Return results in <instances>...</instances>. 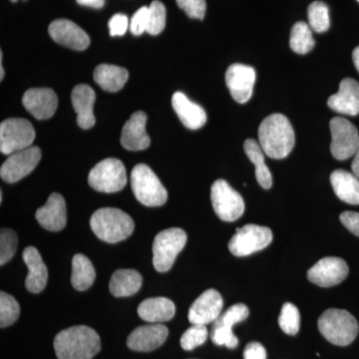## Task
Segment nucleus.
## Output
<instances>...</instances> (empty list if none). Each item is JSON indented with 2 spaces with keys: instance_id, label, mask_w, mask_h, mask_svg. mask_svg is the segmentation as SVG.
<instances>
[{
  "instance_id": "nucleus-11",
  "label": "nucleus",
  "mask_w": 359,
  "mask_h": 359,
  "mask_svg": "<svg viewBox=\"0 0 359 359\" xmlns=\"http://www.w3.org/2000/svg\"><path fill=\"white\" fill-rule=\"evenodd\" d=\"M332 144L330 152L337 160L349 159L356 154L359 149V134L353 123L341 117L330 120Z\"/></svg>"
},
{
  "instance_id": "nucleus-4",
  "label": "nucleus",
  "mask_w": 359,
  "mask_h": 359,
  "mask_svg": "<svg viewBox=\"0 0 359 359\" xmlns=\"http://www.w3.org/2000/svg\"><path fill=\"white\" fill-rule=\"evenodd\" d=\"M318 325L320 334L334 346H348L358 334V320L344 309H327L321 314Z\"/></svg>"
},
{
  "instance_id": "nucleus-7",
  "label": "nucleus",
  "mask_w": 359,
  "mask_h": 359,
  "mask_svg": "<svg viewBox=\"0 0 359 359\" xmlns=\"http://www.w3.org/2000/svg\"><path fill=\"white\" fill-rule=\"evenodd\" d=\"M88 183L97 192H120L127 184L124 164L115 158L101 161L90 171Z\"/></svg>"
},
{
  "instance_id": "nucleus-33",
  "label": "nucleus",
  "mask_w": 359,
  "mask_h": 359,
  "mask_svg": "<svg viewBox=\"0 0 359 359\" xmlns=\"http://www.w3.org/2000/svg\"><path fill=\"white\" fill-rule=\"evenodd\" d=\"M309 25L311 30L318 33L330 29V9L321 1H314L308 8Z\"/></svg>"
},
{
  "instance_id": "nucleus-44",
  "label": "nucleus",
  "mask_w": 359,
  "mask_h": 359,
  "mask_svg": "<svg viewBox=\"0 0 359 359\" xmlns=\"http://www.w3.org/2000/svg\"><path fill=\"white\" fill-rule=\"evenodd\" d=\"M80 6L93 7V8H101L105 4V0H76Z\"/></svg>"
},
{
  "instance_id": "nucleus-22",
  "label": "nucleus",
  "mask_w": 359,
  "mask_h": 359,
  "mask_svg": "<svg viewBox=\"0 0 359 359\" xmlns=\"http://www.w3.org/2000/svg\"><path fill=\"white\" fill-rule=\"evenodd\" d=\"M95 100V92L89 85H77L72 90L71 101L76 112L77 124L80 128L87 130L95 125L96 120L93 112Z\"/></svg>"
},
{
  "instance_id": "nucleus-26",
  "label": "nucleus",
  "mask_w": 359,
  "mask_h": 359,
  "mask_svg": "<svg viewBox=\"0 0 359 359\" xmlns=\"http://www.w3.org/2000/svg\"><path fill=\"white\" fill-rule=\"evenodd\" d=\"M330 183L339 199L347 204L359 205V179L355 175L335 170L330 175Z\"/></svg>"
},
{
  "instance_id": "nucleus-48",
  "label": "nucleus",
  "mask_w": 359,
  "mask_h": 359,
  "mask_svg": "<svg viewBox=\"0 0 359 359\" xmlns=\"http://www.w3.org/2000/svg\"><path fill=\"white\" fill-rule=\"evenodd\" d=\"M11 1L16 2V1H18V0H11Z\"/></svg>"
},
{
  "instance_id": "nucleus-23",
  "label": "nucleus",
  "mask_w": 359,
  "mask_h": 359,
  "mask_svg": "<svg viewBox=\"0 0 359 359\" xmlns=\"http://www.w3.org/2000/svg\"><path fill=\"white\" fill-rule=\"evenodd\" d=\"M22 257L28 268V275L25 280L26 289L32 294H39L46 287L48 280V271L41 255L36 248L27 247L23 250Z\"/></svg>"
},
{
  "instance_id": "nucleus-21",
  "label": "nucleus",
  "mask_w": 359,
  "mask_h": 359,
  "mask_svg": "<svg viewBox=\"0 0 359 359\" xmlns=\"http://www.w3.org/2000/svg\"><path fill=\"white\" fill-rule=\"evenodd\" d=\"M328 107L339 114H359V83L353 78H344L337 93L328 98Z\"/></svg>"
},
{
  "instance_id": "nucleus-32",
  "label": "nucleus",
  "mask_w": 359,
  "mask_h": 359,
  "mask_svg": "<svg viewBox=\"0 0 359 359\" xmlns=\"http://www.w3.org/2000/svg\"><path fill=\"white\" fill-rule=\"evenodd\" d=\"M316 41L313 36V30L308 23L304 21L295 23L290 32V46L295 53L308 54L313 50Z\"/></svg>"
},
{
  "instance_id": "nucleus-10",
  "label": "nucleus",
  "mask_w": 359,
  "mask_h": 359,
  "mask_svg": "<svg viewBox=\"0 0 359 359\" xmlns=\"http://www.w3.org/2000/svg\"><path fill=\"white\" fill-rule=\"evenodd\" d=\"M273 241L271 229L257 224H245L238 229L229 243V250L233 256L247 257L266 249Z\"/></svg>"
},
{
  "instance_id": "nucleus-40",
  "label": "nucleus",
  "mask_w": 359,
  "mask_h": 359,
  "mask_svg": "<svg viewBox=\"0 0 359 359\" xmlns=\"http://www.w3.org/2000/svg\"><path fill=\"white\" fill-rule=\"evenodd\" d=\"M149 22V7L143 6L135 13L130 21V30L132 34L139 36L144 32H147Z\"/></svg>"
},
{
  "instance_id": "nucleus-25",
  "label": "nucleus",
  "mask_w": 359,
  "mask_h": 359,
  "mask_svg": "<svg viewBox=\"0 0 359 359\" xmlns=\"http://www.w3.org/2000/svg\"><path fill=\"white\" fill-rule=\"evenodd\" d=\"M176 313V306L167 297H151L139 304L138 316L151 323H162L171 320Z\"/></svg>"
},
{
  "instance_id": "nucleus-3",
  "label": "nucleus",
  "mask_w": 359,
  "mask_h": 359,
  "mask_svg": "<svg viewBox=\"0 0 359 359\" xmlns=\"http://www.w3.org/2000/svg\"><path fill=\"white\" fill-rule=\"evenodd\" d=\"M90 226L97 238L103 242L116 244L129 238L135 226L131 217L122 210L102 208L92 215Z\"/></svg>"
},
{
  "instance_id": "nucleus-31",
  "label": "nucleus",
  "mask_w": 359,
  "mask_h": 359,
  "mask_svg": "<svg viewBox=\"0 0 359 359\" xmlns=\"http://www.w3.org/2000/svg\"><path fill=\"white\" fill-rule=\"evenodd\" d=\"M249 314V309L245 304H233L215 321L212 330L224 337H233L235 335L233 332V325L247 320Z\"/></svg>"
},
{
  "instance_id": "nucleus-49",
  "label": "nucleus",
  "mask_w": 359,
  "mask_h": 359,
  "mask_svg": "<svg viewBox=\"0 0 359 359\" xmlns=\"http://www.w3.org/2000/svg\"><path fill=\"white\" fill-rule=\"evenodd\" d=\"M358 1L359 2V0H358Z\"/></svg>"
},
{
  "instance_id": "nucleus-2",
  "label": "nucleus",
  "mask_w": 359,
  "mask_h": 359,
  "mask_svg": "<svg viewBox=\"0 0 359 359\" xmlns=\"http://www.w3.org/2000/svg\"><path fill=\"white\" fill-rule=\"evenodd\" d=\"M54 349L58 359H91L100 351V337L86 325L66 328L54 339Z\"/></svg>"
},
{
  "instance_id": "nucleus-5",
  "label": "nucleus",
  "mask_w": 359,
  "mask_h": 359,
  "mask_svg": "<svg viewBox=\"0 0 359 359\" xmlns=\"http://www.w3.org/2000/svg\"><path fill=\"white\" fill-rule=\"evenodd\" d=\"M131 188L135 197L142 205L160 207L167 202L166 189L147 165H136L132 170Z\"/></svg>"
},
{
  "instance_id": "nucleus-19",
  "label": "nucleus",
  "mask_w": 359,
  "mask_h": 359,
  "mask_svg": "<svg viewBox=\"0 0 359 359\" xmlns=\"http://www.w3.org/2000/svg\"><path fill=\"white\" fill-rule=\"evenodd\" d=\"M35 218L42 228L49 231H59L67 223V211L65 198L58 193L49 196L46 204L35 212Z\"/></svg>"
},
{
  "instance_id": "nucleus-18",
  "label": "nucleus",
  "mask_w": 359,
  "mask_h": 359,
  "mask_svg": "<svg viewBox=\"0 0 359 359\" xmlns=\"http://www.w3.org/2000/svg\"><path fill=\"white\" fill-rule=\"evenodd\" d=\"M25 109L39 120H46L55 114L58 98L55 92L49 88H32L22 97Z\"/></svg>"
},
{
  "instance_id": "nucleus-12",
  "label": "nucleus",
  "mask_w": 359,
  "mask_h": 359,
  "mask_svg": "<svg viewBox=\"0 0 359 359\" xmlns=\"http://www.w3.org/2000/svg\"><path fill=\"white\" fill-rule=\"evenodd\" d=\"M41 159V150L39 147H29L9 155L0 169V177L9 184L16 183L28 176L39 165Z\"/></svg>"
},
{
  "instance_id": "nucleus-28",
  "label": "nucleus",
  "mask_w": 359,
  "mask_h": 359,
  "mask_svg": "<svg viewBox=\"0 0 359 359\" xmlns=\"http://www.w3.org/2000/svg\"><path fill=\"white\" fill-rule=\"evenodd\" d=\"M129 73L125 68L110 65L97 66L94 80L99 86L108 92H118L128 80Z\"/></svg>"
},
{
  "instance_id": "nucleus-38",
  "label": "nucleus",
  "mask_w": 359,
  "mask_h": 359,
  "mask_svg": "<svg viewBox=\"0 0 359 359\" xmlns=\"http://www.w3.org/2000/svg\"><path fill=\"white\" fill-rule=\"evenodd\" d=\"M18 237L11 229H2L0 233V264L8 263L15 255L18 249Z\"/></svg>"
},
{
  "instance_id": "nucleus-1",
  "label": "nucleus",
  "mask_w": 359,
  "mask_h": 359,
  "mask_svg": "<svg viewBox=\"0 0 359 359\" xmlns=\"http://www.w3.org/2000/svg\"><path fill=\"white\" fill-rule=\"evenodd\" d=\"M259 145L271 159H285L294 147L295 136L290 120L285 115L268 116L259 127Z\"/></svg>"
},
{
  "instance_id": "nucleus-46",
  "label": "nucleus",
  "mask_w": 359,
  "mask_h": 359,
  "mask_svg": "<svg viewBox=\"0 0 359 359\" xmlns=\"http://www.w3.org/2000/svg\"><path fill=\"white\" fill-rule=\"evenodd\" d=\"M353 63L354 66H355L356 69H358L359 73V46L356 47L355 49L353 50Z\"/></svg>"
},
{
  "instance_id": "nucleus-15",
  "label": "nucleus",
  "mask_w": 359,
  "mask_h": 359,
  "mask_svg": "<svg viewBox=\"0 0 359 359\" xmlns=\"http://www.w3.org/2000/svg\"><path fill=\"white\" fill-rule=\"evenodd\" d=\"M223 297L216 290H208L193 302L189 309V321L192 325H209L215 323L223 309Z\"/></svg>"
},
{
  "instance_id": "nucleus-43",
  "label": "nucleus",
  "mask_w": 359,
  "mask_h": 359,
  "mask_svg": "<svg viewBox=\"0 0 359 359\" xmlns=\"http://www.w3.org/2000/svg\"><path fill=\"white\" fill-rule=\"evenodd\" d=\"M245 359H266V348L259 342H250L245 346Z\"/></svg>"
},
{
  "instance_id": "nucleus-17",
  "label": "nucleus",
  "mask_w": 359,
  "mask_h": 359,
  "mask_svg": "<svg viewBox=\"0 0 359 359\" xmlns=\"http://www.w3.org/2000/svg\"><path fill=\"white\" fill-rule=\"evenodd\" d=\"M49 34L54 41L73 50H85L90 44L88 34L76 23L68 20H57L49 25Z\"/></svg>"
},
{
  "instance_id": "nucleus-39",
  "label": "nucleus",
  "mask_w": 359,
  "mask_h": 359,
  "mask_svg": "<svg viewBox=\"0 0 359 359\" xmlns=\"http://www.w3.org/2000/svg\"><path fill=\"white\" fill-rule=\"evenodd\" d=\"M180 8L185 11L187 15L194 20H203L205 18V0H176Z\"/></svg>"
},
{
  "instance_id": "nucleus-42",
  "label": "nucleus",
  "mask_w": 359,
  "mask_h": 359,
  "mask_svg": "<svg viewBox=\"0 0 359 359\" xmlns=\"http://www.w3.org/2000/svg\"><path fill=\"white\" fill-rule=\"evenodd\" d=\"M339 219L347 230L359 237V212H344L340 215Z\"/></svg>"
},
{
  "instance_id": "nucleus-27",
  "label": "nucleus",
  "mask_w": 359,
  "mask_h": 359,
  "mask_svg": "<svg viewBox=\"0 0 359 359\" xmlns=\"http://www.w3.org/2000/svg\"><path fill=\"white\" fill-rule=\"evenodd\" d=\"M142 276L135 269H118L111 276L110 292L116 297H131L140 290Z\"/></svg>"
},
{
  "instance_id": "nucleus-8",
  "label": "nucleus",
  "mask_w": 359,
  "mask_h": 359,
  "mask_svg": "<svg viewBox=\"0 0 359 359\" xmlns=\"http://www.w3.org/2000/svg\"><path fill=\"white\" fill-rule=\"evenodd\" d=\"M35 130L32 123L23 118H9L0 125V151L11 155L32 147Z\"/></svg>"
},
{
  "instance_id": "nucleus-41",
  "label": "nucleus",
  "mask_w": 359,
  "mask_h": 359,
  "mask_svg": "<svg viewBox=\"0 0 359 359\" xmlns=\"http://www.w3.org/2000/svg\"><path fill=\"white\" fill-rule=\"evenodd\" d=\"M130 27L128 18L124 14H115L109 20L111 36H122Z\"/></svg>"
},
{
  "instance_id": "nucleus-20",
  "label": "nucleus",
  "mask_w": 359,
  "mask_h": 359,
  "mask_svg": "<svg viewBox=\"0 0 359 359\" xmlns=\"http://www.w3.org/2000/svg\"><path fill=\"white\" fill-rule=\"evenodd\" d=\"M147 115L143 111H136L123 126L121 144L129 151H142L150 146V137L146 132Z\"/></svg>"
},
{
  "instance_id": "nucleus-45",
  "label": "nucleus",
  "mask_w": 359,
  "mask_h": 359,
  "mask_svg": "<svg viewBox=\"0 0 359 359\" xmlns=\"http://www.w3.org/2000/svg\"><path fill=\"white\" fill-rule=\"evenodd\" d=\"M351 169H353V173L359 179V149L358 152H356V154L354 155L353 164H351Z\"/></svg>"
},
{
  "instance_id": "nucleus-29",
  "label": "nucleus",
  "mask_w": 359,
  "mask_h": 359,
  "mask_svg": "<svg viewBox=\"0 0 359 359\" xmlns=\"http://www.w3.org/2000/svg\"><path fill=\"white\" fill-rule=\"evenodd\" d=\"M96 278V271L91 261L84 255L77 254L72 259L71 285L75 290L84 292L92 287Z\"/></svg>"
},
{
  "instance_id": "nucleus-24",
  "label": "nucleus",
  "mask_w": 359,
  "mask_h": 359,
  "mask_svg": "<svg viewBox=\"0 0 359 359\" xmlns=\"http://www.w3.org/2000/svg\"><path fill=\"white\" fill-rule=\"evenodd\" d=\"M172 106L179 119L188 129L202 128L207 122V114L204 108L201 107L197 103L192 102L182 92L174 93L172 97Z\"/></svg>"
},
{
  "instance_id": "nucleus-6",
  "label": "nucleus",
  "mask_w": 359,
  "mask_h": 359,
  "mask_svg": "<svg viewBox=\"0 0 359 359\" xmlns=\"http://www.w3.org/2000/svg\"><path fill=\"white\" fill-rule=\"evenodd\" d=\"M187 243V233L182 229L160 231L153 243V266L159 273H166L173 266L177 257Z\"/></svg>"
},
{
  "instance_id": "nucleus-30",
  "label": "nucleus",
  "mask_w": 359,
  "mask_h": 359,
  "mask_svg": "<svg viewBox=\"0 0 359 359\" xmlns=\"http://www.w3.org/2000/svg\"><path fill=\"white\" fill-rule=\"evenodd\" d=\"M244 149L245 154L250 162L256 166V178L257 183L262 188L269 190L273 185V177L266 163H264V153L261 145L254 139H248L245 142Z\"/></svg>"
},
{
  "instance_id": "nucleus-9",
  "label": "nucleus",
  "mask_w": 359,
  "mask_h": 359,
  "mask_svg": "<svg viewBox=\"0 0 359 359\" xmlns=\"http://www.w3.org/2000/svg\"><path fill=\"white\" fill-rule=\"evenodd\" d=\"M212 208L222 221L235 222L245 212V201L241 194L224 180H217L211 188Z\"/></svg>"
},
{
  "instance_id": "nucleus-35",
  "label": "nucleus",
  "mask_w": 359,
  "mask_h": 359,
  "mask_svg": "<svg viewBox=\"0 0 359 359\" xmlns=\"http://www.w3.org/2000/svg\"><path fill=\"white\" fill-rule=\"evenodd\" d=\"M278 325L285 334H297L301 327V314L299 309L290 302L283 304L278 318Z\"/></svg>"
},
{
  "instance_id": "nucleus-34",
  "label": "nucleus",
  "mask_w": 359,
  "mask_h": 359,
  "mask_svg": "<svg viewBox=\"0 0 359 359\" xmlns=\"http://www.w3.org/2000/svg\"><path fill=\"white\" fill-rule=\"evenodd\" d=\"M20 316V306L13 295L0 292V327H11Z\"/></svg>"
},
{
  "instance_id": "nucleus-13",
  "label": "nucleus",
  "mask_w": 359,
  "mask_h": 359,
  "mask_svg": "<svg viewBox=\"0 0 359 359\" xmlns=\"http://www.w3.org/2000/svg\"><path fill=\"white\" fill-rule=\"evenodd\" d=\"M349 269L344 259L337 257H323L309 269V282L318 287H330L339 285L348 276Z\"/></svg>"
},
{
  "instance_id": "nucleus-37",
  "label": "nucleus",
  "mask_w": 359,
  "mask_h": 359,
  "mask_svg": "<svg viewBox=\"0 0 359 359\" xmlns=\"http://www.w3.org/2000/svg\"><path fill=\"white\" fill-rule=\"evenodd\" d=\"M208 335H209V332H208L205 325H193L182 335L180 344H181L182 348L185 351H193L196 347L205 344Z\"/></svg>"
},
{
  "instance_id": "nucleus-16",
  "label": "nucleus",
  "mask_w": 359,
  "mask_h": 359,
  "mask_svg": "<svg viewBox=\"0 0 359 359\" xmlns=\"http://www.w3.org/2000/svg\"><path fill=\"white\" fill-rule=\"evenodd\" d=\"M169 330L161 323L137 327L127 339V346L134 351L149 353L159 348L166 341Z\"/></svg>"
},
{
  "instance_id": "nucleus-36",
  "label": "nucleus",
  "mask_w": 359,
  "mask_h": 359,
  "mask_svg": "<svg viewBox=\"0 0 359 359\" xmlns=\"http://www.w3.org/2000/svg\"><path fill=\"white\" fill-rule=\"evenodd\" d=\"M166 26V7L162 2L155 0L149 6V22L147 32L151 35H158Z\"/></svg>"
},
{
  "instance_id": "nucleus-47",
  "label": "nucleus",
  "mask_w": 359,
  "mask_h": 359,
  "mask_svg": "<svg viewBox=\"0 0 359 359\" xmlns=\"http://www.w3.org/2000/svg\"><path fill=\"white\" fill-rule=\"evenodd\" d=\"M4 67H2V65H1V67H0V80H1V81H2V79H4Z\"/></svg>"
},
{
  "instance_id": "nucleus-14",
  "label": "nucleus",
  "mask_w": 359,
  "mask_h": 359,
  "mask_svg": "<svg viewBox=\"0 0 359 359\" xmlns=\"http://www.w3.org/2000/svg\"><path fill=\"white\" fill-rule=\"evenodd\" d=\"M256 71L250 66L235 63L226 72V83L236 102L247 103L252 98Z\"/></svg>"
}]
</instances>
